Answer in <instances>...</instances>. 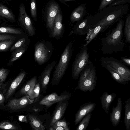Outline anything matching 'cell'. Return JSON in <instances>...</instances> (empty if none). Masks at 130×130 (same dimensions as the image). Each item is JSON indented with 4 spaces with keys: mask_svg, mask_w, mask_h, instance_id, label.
<instances>
[{
    "mask_svg": "<svg viewBox=\"0 0 130 130\" xmlns=\"http://www.w3.org/2000/svg\"><path fill=\"white\" fill-rule=\"evenodd\" d=\"M123 35L121 26L107 32L101 39L102 52L104 54H111L123 51L125 45L122 39Z\"/></svg>",
    "mask_w": 130,
    "mask_h": 130,
    "instance_id": "6da1fadb",
    "label": "cell"
},
{
    "mask_svg": "<svg viewBox=\"0 0 130 130\" xmlns=\"http://www.w3.org/2000/svg\"><path fill=\"white\" fill-rule=\"evenodd\" d=\"M72 51V43L71 41L66 45L56 67L51 82L52 85L58 84L63 76L70 63Z\"/></svg>",
    "mask_w": 130,
    "mask_h": 130,
    "instance_id": "7a4b0ae2",
    "label": "cell"
},
{
    "mask_svg": "<svg viewBox=\"0 0 130 130\" xmlns=\"http://www.w3.org/2000/svg\"><path fill=\"white\" fill-rule=\"evenodd\" d=\"M90 53L87 45H84L76 55L72 66V78L77 79L86 65L90 61Z\"/></svg>",
    "mask_w": 130,
    "mask_h": 130,
    "instance_id": "3957f363",
    "label": "cell"
},
{
    "mask_svg": "<svg viewBox=\"0 0 130 130\" xmlns=\"http://www.w3.org/2000/svg\"><path fill=\"white\" fill-rule=\"evenodd\" d=\"M53 51L52 44L49 42H38L35 45V61L39 65L46 62L50 58Z\"/></svg>",
    "mask_w": 130,
    "mask_h": 130,
    "instance_id": "277c9868",
    "label": "cell"
},
{
    "mask_svg": "<svg viewBox=\"0 0 130 130\" xmlns=\"http://www.w3.org/2000/svg\"><path fill=\"white\" fill-rule=\"evenodd\" d=\"M100 60L112 68L126 83L130 80V70L120 60L112 57H102Z\"/></svg>",
    "mask_w": 130,
    "mask_h": 130,
    "instance_id": "5b68a950",
    "label": "cell"
},
{
    "mask_svg": "<svg viewBox=\"0 0 130 130\" xmlns=\"http://www.w3.org/2000/svg\"><path fill=\"white\" fill-rule=\"evenodd\" d=\"M96 70L94 65L86 78L78 84L77 88L83 92H91L96 86Z\"/></svg>",
    "mask_w": 130,
    "mask_h": 130,
    "instance_id": "8992f818",
    "label": "cell"
},
{
    "mask_svg": "<svg viewBox=\"0 0 130 130\" xmlns=\"http://www.w3.org/2000/svg\"><path fill=\"white\" fill-rule=\"evenodd\" d=\"M34 99H30L27 95L19 99H13L7 103L6 107L8 110L15 111L23 108L33 103Z\"/></svg>",
    "mask_w": 130,
    "mask_h": 130,
    "instance_id": "52a82bcc",
    "label": "cell"
},
{
    "mask_svg": "<svg viewBox=\"0 0 130 130\" xmlns=\"http://www.w3.org/2000/svg\"><path fill=\"white\" fill-rule=\"evenodd\" d=\"M19 20L24 26L29 35L34 36L35 34V31L31 20L27 15L24 6H20Z\"/></svg>",
    "mask_w": 130,
    "mask_h": 130,
    "instance_id": "ba28073f",
    "label": "cell"
},
{
    "mask_svg": "<svg viewBox=\"0 0 130 130\" xmlns=\"http://www.w3.org/2000/svg\"><path fill=\"white\" fill-rule=\"evenodd\" d=\"M71 96L70 95L62 94L58 95L56 92L46 95L40 101L39 104L50 107L55 103L60 101L68 100Z\"/></svg>",
    "mask_w": 130,
    "mask_h": 130,
    "instance_id": "9c48e42d",
    "label": "cell"
},
{
    "mask_svg": "<svg viewBox=\"0 0 130 130\" xmlns=\"http://www.w3.org/2000/svg\"><path fill=\"white\" fill-rule=\"evenodd\" d=\"M95 103L91 102H87L80 106L75 116V125L77 124L85 116L92 112L95 109Z\"/></svg>",
    "mask_w": 130,
    "mask_h": 130,
    "instance_id": "30bf717a",
    "label": "cell"
},
{
    "mask_svg": "<svg viewBox=\"0 0 130 130\" xmlns=\"http://www.w3.org/2000/svg\"><path fill=\"white\" fill-rule=\"evenodd\" d=\"M67 100L60 101L57 104L51 118L50 127L60 120L64 115L68 104Z\"/></svg>",
    "mask_w": 130,
    "mask_h": 130,
    "instance_id": "8fae6325",
    "label": "cell"
},
{
    "mask_svg": "<svg viewBox=\"0 0 130 130\" xmlns=\"http://www.w3.org/2000/svg\"><path fill=\"white\" fill-rule=\"evenodd\" d=\"M122 102L121 98L117 99V105L113 106L112 110L110 113V121L114 127L117 126L119 123L121 119L122 109Z\"/></svg>",
    "mask_w": 130,
    "mask_h": 130,
    "instance_id": "7c38bea8",
    "label": "cell"
},
{
    "mask_svg": "<svg viewBox=\"0 0 130 130\" xmlns=\"http://www.w3.org/2000/svg\"><path fill=\"white\" fill-rule=\"evenodd\" d=\"M59 7L55 3H52L49 7L47 14V25L52 34L54 29V21L56 15L58 13Z\"/></svg>",
    "mask_w": 130,
    "mask_h": 130,
    "instance_id": "4fadbf2b",
    "label": "cell"
},
{
    "mask_svg": "<svg viewBox=\"0 0 130 130\" xmlns=\"http://www.w3.org/2000/svg\"><path fill=\"white\" fill-rule=\"evenodd\" d=\"M56 63L55 61H53L48 64L42 72L40 76L39 79L42 88L45 89L47 87L50 81L51 73L55 66Z\"/></svg>",
    "mask_w": 130,
    "mask_h": 130,
    "instance_id": "5bb4252c",
    "label": "cell"
},
{
    "mask_svg": "<svg viewBox=\"0 0 130 130\" xmlns=\"http://www.w3.org/2000/svg\"><path fill=\"white\" fill-rule=\"evenodd\" d=\"M117 96L115 93L109 94L105 91L102 94L100 99L101 106L105 112L107 114L109 113L110 106Z\"/></svg>",
    "mask_w": 130,
    "mask_h": 130,
    "instance_id": "9a60e30c",
    "label": "cell"
},
{
    "mask_svg": "<svg viewBox=\"0 0 130 130\" xmlns=\"http://www.w3.org/2000/svg\"><path fill=\"white\" fill-rule=\"evenodd\" d=\"M26 74L25 72H22L13 80L6 91L5 96L6 100H8L12 95L23 79Z\"/></svg>",
    "mask_w": 130,
    "mask_h": 130,
    "instance_id": "2e32d148",
    "label": "cell"
},
{
    "mask_svg": "<svg viewBox=\"0 0 130 130\" xmlns=\"http://www.w3.org/2000/svg\"><path fill=\"white\" fill-rule=\"evenodd\" d=\"M62 16L58 13L55 18L54 29L52 36L53 38H57L61 36L63 31L62 24Z\"/></svg>",
    "mask_w": 130,
    "mask_h": 130,
    "instance_id": "e0dca14e",
    "label": "cell"
},
{
    "mask_svg": "<svg viewBox=\"0 0 130 130\" xmlns=\"http://www.w3.org/2000/svg\"><path fill=\"white\" fill-rule=\"evenodd\" d=\"M101 63L102 67L109 71L112 78L116 82L119 84L123 85L127 83L124 80L121 75L112 68L104 62H101Z\"/></svg>",
    "mask_w": 130,
    "mask_h": 130,
    "instance_id": "ac0fdd59",
    "label": "cell"
},
{
    "mask_svg": "<svg viewBox=\"0 0 130 130\" xmlns=\"http://www.w3.org/2000/svg\"><path fill=\"white\" fill-rule=\"evenodd\" d=\"M28 120L31 127L35 130H44L45 127L41 121L36 116L32 115H29Z\"/></svg>",
    "mask_w": 130,
    "mask_h": 130,
    "instance_id": "d6986e66",
    "label": "cell"
},
{
    "mask_svg": "<svg viewBox=\"0 0 130 130\" xmlns=\"http://www.w3.org/2000/svg\"><path fill=\"white\" fill-rule=\"evenodd\" d=\"M124 123L126 130H130V99L125 101Z\"/></svg>",
    "mask_w": 130,
    "mask_h": 130,
    "instance_id": "ffe728a7",
    "label": "cell"
},
{
    "mask_svg": "<svg viewBox=\"0 0 130 130\" xmlns=\"http://www.w3.org/2000/svg\"><path fill=\"white\" fill-rule=\"evenodd\" d=\"M27 48L25 45L15 49L12 53L9 62L12 63L19 59L25 52Z\"/></svg>",
    "mask_w": 130,
    "mask_h": 130,
    "instance_id": "44dd1931",
    "label": "cell"
},
{
    "mask_svg": "<svg viewBox=\"0 0 130 130\" xmlns=\"http://www.w3.org/2000/svg\"><path fill=\"white\" fill-rule=\"evenodd\" d=\"M36 76H35L29 80L22 88L20 91V94L27 95V92L36 84Z\"/></svg>",
    "mask_w": 130,
    "mask_h": 130,
    "instance_id": "7402d4cb",
    "label": "cell"
},
{
    "mask_svg": "<svg viewBox=\"0 0 130 130\" xmlns=\"http://www.w3.org/2000/svg\"><path fill=\"white\" fill-rule=\"evenodd\" d=\"M101 27L100 25L96 26L93 30H90L87 34L86 39L87 42L84 45H87L101 32Z\"/></svg>",
    "mask_w": 130,
    "mask_h": 130,
    "instance_id": "603a6c76",
    "label": "cell"
},
{
    "mask_svg": "<svg viewBox=\"0 0 130 130\" xmlns=\"http://www.w3.org/2000/svg\"><path fill=\"white\" fill-rule=\"evenodd\" d=\"M92 112H91L85 116L79 122L76 130H86L88 127L90 122L91 116Z\"/></svg>",
    "mask_w": 130,
    "mask_h": 130,
    "instance_id": "cb8c5ba5",
    "label": "cell"
},
{
    "mask_svg": "<svg viewBox=\"0 0 130 130\" xmlns=\"http://www.w3.org/2000/svg\"><path fill=\"white\" fill-rule=\"evenodd\" d=\"M40 90V85L37 83L31 88L27 92V95L31 99H34L38 97L39 94Z\"/></svg>",
    "mask_w": 130,
    "mask_h": 130,
    "instance_id": "d4e9b609",
    "label": "cell"
},
{
    "mask_svg": "<svg viewBox=\"0 0 130 130\" xmlns=\"http://www.w3.org/2000/svg\"><path fill=\"white\" fill-rule=\"evenodd\" d=\"M86 25L85 22L80 23L78 26L75 27L72 31V33L80 35H84L87 34L89 32L88 31L84 28Z\"/></svg>",
    "mask_w": 130,
    "mask_h": 130,
    "instance_id": "484cf974",
    "label": "cell"
},
{
    "mask_svg": "<svg viewBox=\"0 0 130 130\" xmlns=\"http://www.w3.org/2000/svg\"><path fill=\"white\" fill-rule=\"evenodd\" d=\"M0 15L10 20L15 19L14 17L12 12L7 8L2 5H0Z\"/></svg>",
    "mask_w": 130,
    "mask_h": 130,
    "instance_id": "4316f807",
    "label": "cell"
},
{
    "mask_svg": "<svg viewBox=\"0 0 130 130\" xmlns=\"http://www.w3.org/2000/svg\"><path fill=\"white\" fill-rule=\"evenodd\" d=\"M14 40L9 39L0 42V52L7 50L14 42Z\"/></svg>",
    "mask_w": 130,
    "mask_h": 130,
    "instance_id": "83f0119b",
    "label": "cell"
},
{
    "mask_svg": "<svg viewBox=\"0 0 130 130\" xmlns=\"http://www.w3.org/2000/svg\"><path fill=\"white\" fill-rule=\"evenodd\" d=\"M0 128L5 129L17 130L19 129V127L10 122L4 121L0 123Z\"/></svg>",
    "mask_w": 130,
    "mask_h": 130,
    "instance_id": "f1b7e54d",
    "label": "cell"
},
{
    "mask_svg": "<svg viewBox=\"0 0 130 130\" xmlns=\"http://www.w3.org/2000/svg\"><path fill=\"white\" fill-rule=\"evenodd\" d=\"M0 33H9L20 34L22 33L19 30L10 27H0Z\"/></svg>",
    "mask_w": 130,
    "mask_h": 130,
    "instance_id": "f546056e",
    "label": "cell"
},
{
    "mask_svg": "<svg viewBox=\"0 0 130 130\" xmlns=\"http://www.w3.org/2000/svg\"><path fill=\"white\" fill-rule=\"evenodd\" d=\"M8 73V70L6 69L3 68L0 69V87L4 84Z\"/></svg>",
    "mask_w": 130,
    "mask_h": 130,
    "instance_id": "4dcf8cb0",
    "label": "cell"
},
{
    "mask_svg": "<svg viewBox=\"0 0 130 130\" xmlns=\"http://www.w3.org/2000/svg\"><path fill=\"white\" fill-rule=\"evenodd\" d=\"M26 39L25 38H22L18 40L11 48L10 51H12L19 47L25 45Z\"/></svg>",
    "mask_w": 130,
    "mask_h": 130,
    "instance_id": "1f68e13d",
    "label": "cell"
},
{
    "mask_svg": "<svg viewBox=\"0 0 130 130\" xmlns=\"http://www.w3.org/2000/svg\"><path fill=\"white\" fill-rule=\"evenodd\" d=\"M58 126H60L64 127L67 130H70L67 122L64 119L58 120L55 122L52 126L50 127H53Z\"/></svg>",
    "mask_w": 130,
    "mask_h": 130,
    "instance_id": "d6a6232c",
    "label": "cell"
},
{
    "mask_svg": "<svg viewBox=\"0 0 130 130\" xmlns=\"http://www.w3.org/2000/svg\"><path fill=\"white\" fill-rule=\"evenodd\" d=\"M31 13L32 17L36 20V5L34 0H32L31 3Z\"/></svg>",
    "mask_w": 130,
    "mask_h": 130,
    "instance_id": "836d02e7",
    "label": "cell"
},
{
    "mask_svg": "<svg viewBox=\"0 0 130 130\" xmlns=\"http://www.w3.org/2000/svg\"><path fill=\"white\" fill-rule=\"evenodd\" d=\"M15 38L14 36L9 35H0V41L9 39H15Z\"/></svg>",
    "mask_w": 130,
    "mask_h": 130,
    "instance_id": "e575fe53",
    "label": "cell"
},
{
    "mask_svg": "<svg viewBox=\"0 0 130 130\" xmlns=\"http://www.w3.org/2000/svg\"><path fill=\"white\" fill-rule=\"evenodd\" d=\"M120 60L126 66H130V59L129 57L127 56L122 57Z\"/></svg>",
    "mask_w": 130,
    "mask_h": 130,
    "instance_id": "d590c367",
    "label": "cell"
},
{
    "mask_svg": "<svg viewBox=\"0 0 130 130\" xmlns=\"http://www.w3.org/2000/svg\"><path fill=\"white\" fill-rule=\"evenodd\" d=\"M6 92H0V105L4 106L5 100V95Z\"/></svg>",
    "mask_w": 130,
    "mask_h": 130,
    "instance_id": "8d00e7d4",
    "label": "cell"
},
{
    "mask_svg": "<svg viewBox=\"0 0 130 130\" xmlns=\"http://www.w3.org/2000/svg\"><path fill=\"white\" fill-rule=\"evenodd\" d=\"M18 119L19 120L23 122L27 123L28 120L27 116L24 115H20L18 116Z\"/></svg>",
    "mask_w": 130,
    "mask_h": 130,
    "instance_id": "74e56055",
    "label": "cell"
},
{
    "mask_svg": "<svg viewBox=\"0 0 130 130\" xmlns=\"http://www.w3.org/2000/svg\"><path fill=\"white\" fill-rule=\"evenodd\" d=\"M50 130H67L66 129L62 126H56L55 127H50Z\"/></svg>",
    "mask_w": 130,
    "mask_h": 130,
    "instance_id": "f35d334b",
    "label": "cell"
},
{
    "mask_svg": "<svg viewBox=\"0 0 130 130\" xmlns=\"http://www.w3.org/2000/svg\"><path fill=\"white\" fill-rule=\"evenodd\" d=\"M8 83L4 84L2 86L0 87V92H6L7 90V84Z\"/></svg>",
    "mask_w": 130,
    "mask_h": 130,
    "instance_id": "ab89813d",
    "label": "cell"
},
{
    "mask_svg": "<svg viewBox=\"0 0 130 130\" xmlns=\"http://www.w3.org/2000/svg\"><path fill=\"white\" fill-rule=\"evenodd\" d=\"M80 16V15L77 12H74L73 14L72 18L73 19L74 18V19H77L79 18Z\"/></svg>",
    "mask_w": 130,
    "mask_h": 130,
    "instance_id": "60d3db41",
    "label": "cell"
},
{
    "mask_svg": "<svg viewBox=\"0 0 130 130\" xmlns=\"http://www.w3.org/2000/svg\"><path fill=\"white\" fill-rule=\"evenodd\" d=\"M114 18L115 15H110L107 18V21H110L113 19Z\"/></svg>",
    "mask_w": 130,
    "mask_h": 130,
    "instance_id": "b9f144b4",
    "label": "cell"
},
{
    "mask_svg": "<svg viewBox=\"0 0 130 130\" xmlns=\"http://www.w3.org/2000/svg\"><path fill=\"white\" fill-rule=\"evenodd\" d=\"M33 110L36 112H38L39 111L40 109L39 108H34Z\"/></svg>",
    "mask_w": 130,
    "mask_h": 130,
    "instance_id": "7bdbcfd3",
    "label": "cell"
},
{
    "mask_svg": "<svg viewBox=\"0 0 130 130\" xmlns=\"http://www.w3.org/2000/svg\"><path fill=\"white\" fill-rule=\"evenodd\" d=\"M106 1L107 2H109L111 0H106Z\"/></svg>",
    "mask_w": 130,
    "mask_h": 130,
    "instance_id": "ee69618b",
    "label": "cell"
},
{
    "mask_svg": "<svg viewBox=\"0 0 130 130\" xmlns=\"http://www.w3.org/2000/svg\"><path fill=\"white\" fill-rule=\"evenodd\" d=\"M60 0V1H61V2H63L62 1V0Z\"/></svg>",
    "mask_w": 130,
    "mask_h": 130,
    "instance_id": "f6af8a7d",
    "label": "cell"
}]
</instances>
